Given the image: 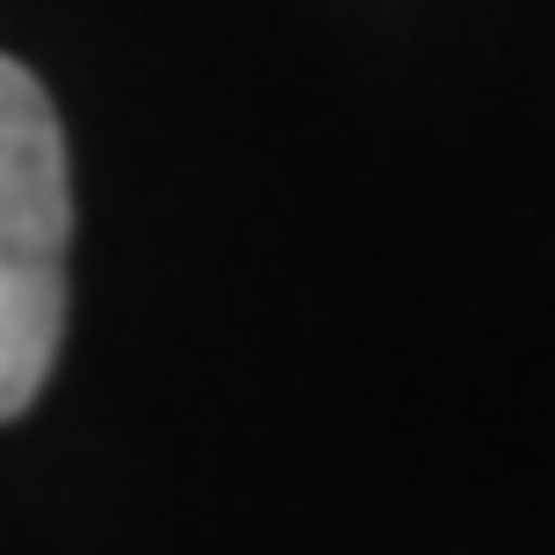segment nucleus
Here are the masks:
<instances>
[{
	"instance_id": "obj_1",
	"label": "nucleus",
	"mask_w": 555,
	"mask_h": 555,
	"mask_svg": "<svg viewBox=\"0 0 555 555\" xmlns=\"http://www.w3.org/2000/svg\"><path fill=\"white\" fill-rule=\"evenodd\" d=\"M65 130L29 65L0 59V418H22L51 383L65 332Z\"/></svg>"
}]
</instances>
